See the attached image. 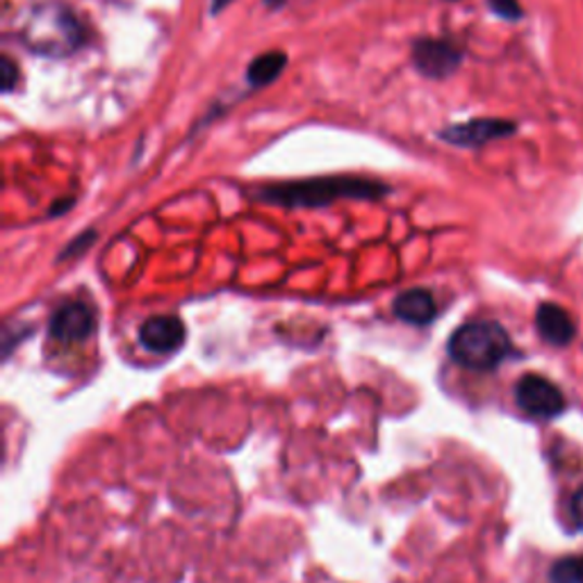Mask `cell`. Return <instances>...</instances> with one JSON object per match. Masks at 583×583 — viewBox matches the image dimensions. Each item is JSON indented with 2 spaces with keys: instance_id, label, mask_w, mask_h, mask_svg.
<instances>
[{
  "instance_id": "obj_14",
  "label": "cell",
  "mask_w": 583,
  "mask_h": 583,
  "mask_svg": "<svg viewBox=\"0 0 583 583\" xmlns=\"http://www.w3.org/2000/svg\"><path fill=\"white\" fill-rule=\"evenodd\" d=\"M16 83H18V66L10 55H3L0 58V89H3V94H12Z\"/></svg>"
},
{
  "instance_id": "obj_8",
  "label": "cell",
  "mask_w": 583,
  "mask_h": 583,
  "mask_svg": "<svg viewBox=\"0 0 583 583\" xmlns=\"http://www.w3.org/2000/svg\"><path fill=\"white\" fill-rule=\"evenodd\" d=\"M94 331V315L85 303H64L49 324V333L58 342H83Z\"/></svg>"
},
{
  "instance_id": "obj_16",
  "label": "cell",
  "mask_w": 583,
  "mask_h": 583,
  "mask_svg": "<svg viewBox=\"0 0 583 583\" xmlns=\"http://www.w3.org/2000/svg\"><path fill=\"white\" fill-rule=\"evenodd\" d=\"M572 518H574V524L583 531V485L576 490L574 497H572Z\"/></svg>"
},
{
  "instance_id": "obj_13",
  "label": "cell",
  "mask_w": 583,
  "mask_h": 583,
  "mask_svg": "<svg viewBox=\"0 0 583 583\" xmlns=\"http://www.w3.org/2000/svg\"><path fill=\"white\" fill-rule=\"evenodd\" d=\"M487 8L504 21H520L524 16L520 0H487Z\"/></svg>"
},
{
  "instance_id": "obj_19",
  "label": "cell",
  "mask_w": 583,
  "mask_h": 583,
  "mask_svg": "<svg viewBox=\"0 0 583 583\" xmlns=\"http://www.w3.org/2000/svg\"><path fill=\"white\" fill-rule=\"evenodd\" d=\"M452 3H454V0H452Z\"/></svg>"
},
{
  "instance_id": "obj_1",
  "label": "cell",
  "mask_w": 583,
  "mask_h": 583,
  "mask_svg": "<svg viewBox=\"0 0 583 583\" xmlns=\"http://www.w3.org/2000/svg\"><path fill=\"white\" fill-rule=\"evenodd\" d=\"M390 194L381 180L360 176H317L306 180H288L263 185L253 192V199L278 207H326L335 201H379Z\"/></svg>"
},
{
  "instance_id": "obj_4",
  "label": "cell",
  "mask_w": 583,
  "mask_h": 583,
  "mask_svg": "<svg viewBox=\"0 0 583 583\" xmlns=\"http://www.w3.org/2000/svg\"><path fill=\"white\" fill-rule=\"evenodd\" d=\"M518 132V124L510 119H499V116H479V119L452 124L442 128L438 137L458 149H481L497 139H506Z\"/></svg>"
},
{
  "instance_id": "obj_6",
  "label": "cell",
  "mask_w": 583,
  "mask_h": 583,
  "mask_svg": "<svg viewBox=\"0 0 583 583\" xmlns=\"http://www.w3.org/2000/svg\"><path fill=\"white\" fill-rule=\"evenodd\" d=\"M516 402L522 413L535 419H552L566 410L563 392L538 375H527L518 381Z\"/></svg>"
},
{
  "instance_id": "obj_3",
  "label": "cell",
  "mask_w": 583,
  "mask_h": 583,
  "mask_svg": "<svg viewBox=\"0 0 583 583\" xmlns=\"http://www.w3.org/2000/svg\"><path fill=\"white\" fill-rule=\"evenodd\" d=\"M447 348L452 360L462 369L490 371L512 354V342L495 321H470L452 335Z\"/></svg>"
},
{
  "instance_id": "obj_9",
  "label": "cell",
  "mask_w": 583,
  "mask_h": 583,
  "mask_svg": "<svg viewBox=\"0 0 583 583\" xmlns=\"http://www.w3.org/2000/svg\"><path fill=\"white\" fill-rule=\"evenodd\" d=\"M535 326H538L543 340L556 346H566L574 338V321L570 313L561 306H554V303H543L535 313Z\"/></svg>"
},
{
  "instance_id": "obj_18",
  "label": "cell",
  "mask_w": 583,
  "mask_h": 583,
  "mask_svg": "<svg viewBox=\"0 0 583 583\" xmlns=\"http://www.w3.org/2000/svg\"><path fill=\"white\" fill-rule=\"evenodd\" d=\"M286 3H288V0H265V5L269 10H281Z\"/></svg>"
},
{
  "instance_id": "obj_12",
  "label": "cell",
  "mask_w": 583,
  "mask_h": 583,
  "mask_svg": "<svg viewBox=\"0 0 583 583\" xmlns=\"http://www.w3.org/2000/svg\"><path fill=\"white\" fill-rule=\"evenodd\" d=\"M552 583H583V556L561 558L552 566Z\"/></svg>"
},
{
  "instance_id": "obj_7",
  "label": "cell",
  "mask_w": 583,
  "mask_h": 583,
  "mask_svg": "<svg viewBox=\"0 0 583 583\" xmlns=\"http://www.w3.org/2000/svg\"><path fill=\"white\" fill-rule=\"evenodd\" d=\"M185 324L178 317H151L139 326V342L151 354L167 356L185 342Z\"/></svg>"
},
{
  "instance_id": "obj_5",
  "label": "cell",
  "mask_w": 583,
  "mask_h": 583,
  "mask_svg": "<svg viewBox=\"0 0 583 583\" xmlns=\"http://www.w3.org/2000/svg\"><path fill=\"white\" fill-rule=\"evenodd\" d=\"M413 66L431 80H445L454 76L462 64V51L449 39L422 37L413 43Z\"/></svg>"
},
{
  "instance_id": "obj_15",
  "label": "cell",
  "mask_w": 583,
  "mask_h": 583,
  "mask_svg": "<svg viewBox=\"0 0 583 583\" xmlns=\"http://www.w3.org/2000/svg\"><path fill=\"white\" fill-rule=\"evenodd\" d=\"M97 240V232L94 230H87V232H83V236L76 240V242H72V244H68V249L62 253V258H68V255H74V253H80V251H85L91 242H94Z\"/></svg>"
},
{
  "instance_id": "obj_17",
  "label": "cell",
  "mask_w": 583,
  "mask_h": 583,
  "mask_svg": "<svg viewBox=\"0 0 583 583\" xmlns=\"http://www.w3.org/2000/svg\"><path fill=\"white\" fill-rule=\"evenodd\" d=\"M230 3H232V0H213V5H210V14H213V16L221 14Z\"/></svg>"
},
{
  "instance_id": "obj_10",
  "label": "cell",
  "mask_w": 583,
  "mask_h": 583,
  "mask_svg": "<svg viewBox=\"0 0 583 583\" xmlns=\"http://www.w3.org/2000/svg\"><path fill=\"white\" fill-rule=\"evenodd\" d=\"M438 308L431 292L427 290H408L394 299V315L406 324L424 326L431 324Z\"/></svg>"
},
{
  "instance_id": "obj_2",
  "label": "cell",
  "mask_w": 583,
  "mask_h": 583,
  "mask_svg": "<svg viewBox=\"0 0 583 583\" xmlns=\"http://www.w3.org/2000/svg\"><path fill=\"white\" fill-rule=\"evenodd\" d=\"M85 28L62 3H43L33 10L26 26L21 30V41L43 58H66L76 53L85 43Z\"/></svg>"
},
{
  "instance_id": "obj_11",
  "label": "cell",
  "mask_w": 583,
  "mask_h": 583,
  "mask_svg": "<svg viewBox=\"0 0 583 583\" xmlns=\"http://www.w3.org/2000/svg\"><path fill=\"white\" fill-rule=\"evenodd\" d=\"M288 66V55L283 51H267L251 60L246 68V83L251 89H265L278 80Z\"/></svg>"
}]
</instances>
